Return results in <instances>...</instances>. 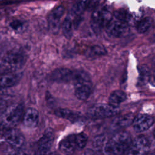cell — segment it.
<instances>
[{
	"label": "cell",
	"mask_w": 155,
	"mask_h": 155,
	"mask_svg": "<svg viewBox=\"0 0 155 155\" xmlns=\"http://www.w3.org/2000/svg\"><path fill=\"white\" fill-rule=\"evenodd\" d=\"M131 140L130 134L127 131L117 132L107 140L104 151L107 154H125Z\"/></svg>",
	"instance_id": "1"
},
{
	"label": "cell",
	"mask_w": 155,
	"mask_h": 155,
	"mask_svg": "<svg viewBox=\"0 0 155 155\" xmlns=\"http://www.w3.org/2000/svg\"><path fill=\"white\" fill-rule=\"evenodd\" d=\"M23 106L20 104L8 105L0 114V125L4 128L15 127L22 120Z\"/></svg>",
	"instance_id": "2"
},
{
	"label": "cell",
	"mask_w": 155,
	"mask_h": 155,
	"mask_svg": "<svg viewBox=\"0 0 155 155\" xmlns=\"http://www.w3.org/2000/svg\"><path fill=\"white\" fill-rule=\"evenodd\" d=\"M25 63V58L22 53L11 51L7 53L0 62V74L17 72Z\"/></svg>",
	"instance_id": "3"
},
{
	"label": "cell",
	"mask_w": 155,
	"mask_h": 155,
	"mask_svg": "<svg viewBox=\"0 0 155 155\" xmlns=\"http://www.w3.org/2000/svg\"><path fill=\"white\" fill-rule=\"evenodd\" d=\"M113 16L111 8L106 5L96 7L91 15V27L95 32L105 28Z\"/></svg>",
	"instance_id": "4"
},
{
	"label": "cell",
	"mask_w": 155,
	"mask_h": 155,
	"mask_svg": "<svg viewBox=\"0 0 155 155\" xmlns=\"http://www.w3.org/2000/svg\"><path fill=\"white\" fill-rule=\"evenodd\" d=\"M119 111V107H114L110 104H96L88 108L87 115L93 119H103L115 116Z\"/></svg>",
	"instance_id": "5"
},
{
	"label": "cell",
	"mask_w": 155,
	"mask_h": 155,
	"mask_svg": "<svg viewBox=\"0 0 155 155\" xmlns=\"http://www.w3.org/2000/svg\"><path fill=\"white\" fill-rule=\"evenodd\" d=\"M5 140L15 150L21 149L25 143V137L22 133L15 127L6 128L4 133Z\"/></svg>",
	"instance_id": "6"
},
{
	"label": "cell",
	"mask_w": 155,
	"mask_h": 155,
	"mask_svg": "<svg viewBox=\"0 0 155 155\" xmlns=\"http://www.w3.org/2000/svg\"><path fill=\"white\" fill-rule=\"evenodd\" d=\"M150 147V143L148 139L145 136L140 135L131 140L130 147L125 154H143L149 151Z\"/></svg>",
	"instance_id": "7"
},
{
	"label": "cell",
	"mask_w": 155,
	"mask_h": 155,
	"mask_svg": "<svg viewBox=\"0 0 155 155\" xmlns=\"http://www.w3.org/2000/svg\"><path fill=\"white\" fill-rule=\"evenodd\" d=\"M128 25V24L125 21L113 16L105 27V29L108 35L114 37H120L127 32Z\"/></svg>",
	"instance_id": "8"
},
{
	"label": "cell",
	"mask_w": 155,
	"mask_h": 155,
	"mask_svg": "<svg viewBox=\"0 0 155 155\" xmlns=\"http://www.w3.org/2000/svg\"><path fill=\"white\" fill-rule=\"evenodd\" d=\"M65 9L62 6L55 8L48 17V27L51 32L56 34L61 27V19L64 13Z\"/></svg>",
	"instance_id": "9"
},
{
	"label": "cell",
	"mask_w": 155,
	"mask_h": 155,
	"mask_svg": "<svg viewBox=\"0 0 155 155\" xmlns=\"http://www.w3.org/2000/svg\"><path fill=\"white\" fill-rule=\"evenodd\" d=\"M154 118L148 114H140L136 116L133 120L132 125L134 130L140 133L150 128L154 124Z\"/></svg>",
	"instance_id": "10"
},
{
	"label": "cell",
	"mask_w": 155,
	"mask_h": 155,
	"mask_svg": "<svg viewBox=\"0 0 155 155\" xmlns=\"http://www.w3.org/2000/svg\"><path fill=\"white\" fill-rule=\"evenodd\" d=\"M54 139L53 131L51 130H47L40 138L38 143V151L40 154H45L51 148Z\"/></svg>",
	"instance_id": "11"
},
{
	"label": "cell",
	"mask_w": 155,
	"mask_h": 155,
	"mask_svg": "<svg viewBox=\"0 0 155 155\" xmlns=\"http://www.w3.org/2000/svg\"><path fill=\"white\" fill-rule=\"evenodd\" d=\"M39 112L34 108H28L23 114L22 121L28 128L36 127L39 122Z\"/></svg>",
	"instance_id": "12"
},
{
	"label": "cell",
	"mask_w": 155,
	"mask_h": 155,
	"mask_svg": "<svg viewBox=\"0 0 155 155\" xmlns=\"http://www.w3.org/2000/svg\"><path fill=\"white\" fill-rule=\"evenodd\" d=\"M73 71L67 68H59L54 70L51 74V79L56 82H68L71 81Z\"/></svg>",
	"instance_id": "13"
},
{
	"label": "cell",
	"mask_w": 155,
	"mask_h": 155,
	"mask_svg": "<svg viewBox=\"0 0 155 155\" xmlns=\"http://www.w3.org/2000/svg\"><path fill=\"white\" fill-rule=\"evenodd\" d=\"M59 150L65 154H71L77 149L75 134L69 135L64 138L59 143Z\"/></svg>",
	"instance_id": "14"
},
{
	"label": "cell",
	"mask_w": 155,
	"mask_h": 155,
	"mask_svg": "<svg viewBox=\"0 0 155 155\" xmlns=\"http://www.w3.org/2000/svg\"><path fill=\"white\" fill-rule=\"evenodd\" d=\"M21 78V75L16 72L2 74L0 77V87L8 88L17 84Z\"/></svg>",
	"instance_id": "15"
},
{
	"label": "cell",
	"mask_w": 155,
	"mask_h": 155,
	"mask_svg": "<svg viewBox=\"0 0 155 155\" xmlns=\"http://www.w3.org/2000/svg\"><path fill=\"white\" fill-rule=\"evenodd\" d=\"M75 96L81 101H85L88 98L92 91V84H84L74 87Z\"/></svg>",
	"instance_id": "16"
},
{
	"label": "cell",
	"mask_w": 155,
	"mask_h": 155,
	"mask_svg": "<svg viewBox=\"0 0 155 155\" xmlns=\"http://www.w3.org/2000/svg\"><path fill=\"white\" fill-rule=\"evenodd\" d=\"M127 98L125 93L121 90L113 91L109 97V104L114 107H118L119 105L123 102Z\"/></svg>",
	"instance_id": "17"
},
{
	"label": "cell",
	"mask_w": 155,
	"mask_h": 155,
	"mask_svg": "<svg viewBox=\"0 0 155 155\" xmlns=\"http://www.w3.org/2000/svg\"><path fill=\"white\" fill-rule=\"evenodd\" d=\"M133 119L131 114H127L116 118L113 120V125L117 128L126 127L132 124Z\"/></svg>",
	"instance_id": "18"
},
{
	"label": "cell",
	"mask_w": 155,
	"mask_h": 155,
	"mask_svg": "<svg viewBox=\"0 0 155 155\" xmlns=\"http://www.w3.org/2000/svg\"><path fill=\"white\" fill-rule=\"evenodd\" d=\"M150 70L145 65H142L139 68V76L137 79V85L143 87L149 82L150 78Z\"/></svg>",
	"instance_id": "19"
},
{
	"label": "cell",
	"mask_w": 155,
	"mask_h": 155,
	"mask_svg": "<svg viewBox=\"0 0 155 155\" xmlns=\"http://www.w3.org/2000/svg\"><path fill=\"white\" fill-rule=\"evenodd\" d=\"M54 113L58 117L65 119L70 121H75L79 117L76 113L67 108H58L56 110Z\"/></svg>",
	"instance_id": "20"
},
{
	"label": "cell",
	"mask_w": 155,
	"mask_h": 155,
	"mask_svg": "<svg viewBox=\"0 0 155 155\" xmlns=\"http://www.w3.org/2000/svg\"><path fill=\"white\" fill-rule=\"evenodd\" d=\"M107 53L105 48L99 45H94L90 47L85 51V54L90 58H95L103 56Z\"/></svg>",
	"instance_id": "21"
},
{
	"label": "cell",
	"mask_w": 155,
	"mask_h": 155,
	"mask_svg": "<svg viewBox=\"0 0 155 155\" xmlns=\"http://www.w3.org/2000/svg\"><path fill=\"white\" fill-rule=\"evenodd\" d=\"M73 27L71 18L68 16H67L62 24V30L64 36L67 39H70L73 35Z\"/></svg>",
	"instance_id": "22"
},
{
	"label": "cell",
	"mask_w": 155,
	"mask_h": 155,
	"mask_svg": "<svg viewBox=\"0 0 155 155\" xmlns=\"http://www.w3.org/2000/svg\"><path fill=\"white\" fill-rule=\"evenodd\" d=\"M90 0H78V1L74 4L72 8V11L76 15H81L84 10L87 8Z\"/></svg>",
	"instance_id": "23"
},
{
	"label": "cell",
	"mask_w": 155,
	"mask_h": 155,
	"mask_svg": "<svg viewBox=\"0 0 155 155\" xmlns=\"http://www.w3.org/2000/svg\"><path fill=\"white\" fill-rule=\"evenodd\" d=\"M152 20L149 17H145L140 19L137 24V30L140 33H143L147 31L151 27Z\"/></svg>",
	"instance_id": "24"
},
{
	"label": "cell",
	"mask_w": 155,
	"mask_h": 155,
	"mask_svg": "<svg viewBox=\"0 0 155 155\" xmlns=\"http://www.w3.org/2000/svg\"><path fill=\"white\" fill-rule=\"evenodd\" d=\"M75 141L78 150L83 149L88 142V136L84 133H79L75 134Z\"/></svg>",
	"instance_id": "25"
},
{
	"label": "cell",
	"mask_w": 155,
	"mask_h": 155,
	"mask_svg": "<svg viewBox=\"0 0 155 155\" xmlns=\"http://www.w3.org/2000/svg\"><path fill=\"white\" fill-rule=\"evenodd\" d=\"M10 26L11 28L16 31H22V30L24 28V24L19 20H15L12 21L10 24Z\"/></svg>",
	"instance_id": "26"
},
{
	"label": "cell",
	"mask_w": 155,
	"mask_h": 155,
	"mask_svg": "<svg viewBox=\"0 0 155 155\" xmlns=\"http://www.w3.org/2000/svg\"><path fill=\"white\" fill-rule=\"evenodd\" d=\"M149 82L154 87H155V70L150 73V78H149Z\"/></svg>",
	"instance_id": "27"
},
{
	"label": "cell",
	"mask_w": 155,
	"mask_h": 155,
	"mask_svg": "<svg viewBox=\"0 0 155 155\" xmlns=\"http://www.w3.org/2000/svg\"><path fill=\"white\" fill-rule=\"evenodd\" d=\"M7 88H4L2 87H0V96L4 95L5 93Z\"/></svg>",
	"instance_id": "28"
},
{
	"label": "cell",
	"mask_w": 155,
	"mask_h": 155,
	"mask_svg": "<svg viewBox=\"0 0 155 155\" xmlns=\"http://www.w3.org/2000/svg\"><path fill=\"white\" fill-rule=\"evenodd\" d=\"M152 66H153L154 70H155V56L154 57V58L153 59V61H152Z\"/></svg>",
	"instance_id": "29"
},
{
	"label": "cell",
	"mask_w": 155,
	"mask_h": 155,
	"mask_svg": "<svg viewBox=\"0 0 155 155\" xmlns=\"http://www.w3.org/2000/svg\"><path fill=\"white\" fill-rule=\"evenodd\" d=\"M153 135H154V138H155V128H154V131H153Z\"/></svg>",
	"instance_id": "30"
},
{
	"label": "cell",
	"mask_w": 155,
	"mask_h": 155,
	"mask_svg": "<svg viewBox=\"0 0 155 155\" xmlns=\"http://www.w3.org/2000/svg\"><path fill=\"white\" fill-rule=\"evenodd\" d=\"M154 154H155V151H154Z\"/></svg>",
	"instance_id": "31"
}]
</instances>
